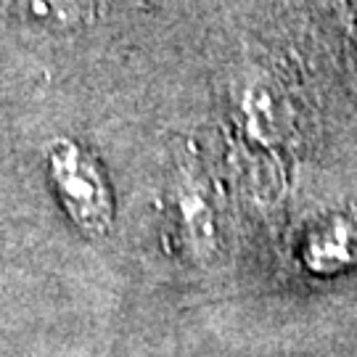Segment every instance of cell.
<instances>
[{
	"mask_svg": "<svg viewBox=\"0 0 357 357\" xmlns=\"http://www.w3.org/2000/svg\"><path fill=\"white\" fill-rule=\"evenodd\" d=\"M11 8L32 24L75 32L101 19L103 0H11Z\"/></svg>",
	"mask_w": 357,
	"mask_h": 357,
	"instance_id": "cell-3",
	"label": "cell"
},
{
	"mask_svg": "<svg viewBox=\"0 0 357 357\" xmlns=\"http://www.w3.org/2000/svg\"><path fill=\"white\" fill-rule=\"evenodd\" d=\"M342 11H344L347 26H349V35L357 45V0H342Z\"/></svg>",
	"mask_w": 357,
	"mask_h": 357,
	"instance_id": "cell-5",
	"label": "cell"
},
{
	"mask_svg": "<svg viewBox=\"0 0 357 357\" xmlns=\"http://www.w3.org/2000/svg\"><path fill=\"white\" fill-rule=\"evenodd\" d=\"M238 116L246 138L273 146L289 138L291 132V101L281 79L270 72H249L238 90Z\"/></svg>",
	"mask_w": 357,
	"mask_h": 357,
	"instance_id": "cell-2",
	"label": "cell"
},
{
	"mask_svg": "<svg viewBox=\"0 0 357 357\" xmlns=\"http://www.w3.org/2000/svg\"><path fill=\"white\" fill-rule=\"evenodd\" d=\"M310 255L323 259V268H342L357 262V212L333 217L312 238Z\"/></svg>",
	"mask_w": 357,
	"mask_h": 357,
	"instance_id": "cell-4",
	"label": "cell"
},
{
	"mask_svg": "<svg viewBox=\"0 0 357 357\" xmlns=\"http://www.w3.org/2000/svg\"><path fill=\"white\" fill-rule=\"evenodd\" d=\"M48 175L69 217L88 233H106L114 217L112 191L96 156L72 138L48 143Z\"/></svg>",
	"mask_w": 357,
	"mask_h": 357,
	"instance_id": "cell-1",
	"label": "cell"
}]
</instances>
